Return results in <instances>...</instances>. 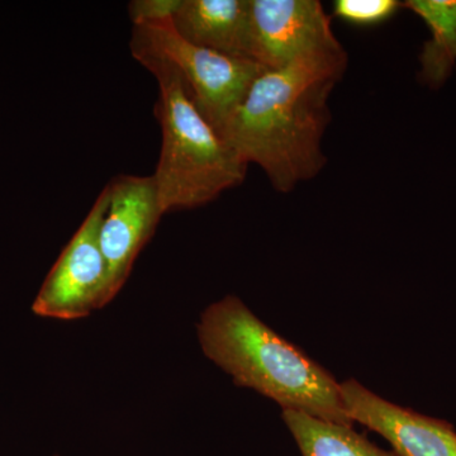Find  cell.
Segmentation results:
<instances>
[{
    "label": "cell",
    "instance_id": "cell-6",
    "mask_svg": "<svg viewBox=\"0 0 456 456\" xmlns=\"http://www.w3.org/2000/svg\"><path fill=\"white\" fill-rule=\"evenodd\" d=\"M110 202L99 242L107 264L106 301L122 289L134 261L163 217L154 176L121 175L110 185Z\"/></svg>",
    "mask_w": 456,
    "mask_h": 456
},
{
    "label": "cell",
    "instance_id": "cell-10",
    "mask_svg": "<svg viewBox=\"0 0 456 456\" xmlns=\"http://www.w3.org/2000/svg\"><path fill=\"white\" fill-rule=\"evenodd\" d=\"M402 5L421 18L431 35L419 53V82L440 89L456 64V0H407Z\"/></svg>",
    "mask_w": 456,
    "mask_h": 456
},
{
    "label": "cell",
    "instance_id": "cell-8",
    "mask_svg": "<svg viewBox=\"0 0 456 456\" xmlns=\"http://www.w3.org/2000/svg\"><path fill=\"white\" fill-rule=\"evenodd\" d=\"M341 384L351 421L370 428L391 444L397 456H456V432L446 421L398 406L369 391L358 380Z\"/></svg>",
    "mask_w": 456,
    "mask_h": 456
},
{
    "label": "cell",
    "instance_id": "cell-3",
    "mask_svg": "<svg viewBox=\"0 0 456 456\" xmlns=\"http://www.w3.org/2000/svg\"><path fill=\"white\" fill-rule=\"evenodd\" d=\"M159 86L161 149L154 175L161 211L194 209L242 184L245 164L203 116L178 71L140 60Z\"/></svg>",
    "mask_w": 456,
    "mask_h": 456
},
{
    "label": "cell",
    "instance_id": "cell-13",
    "mask_svg": "<svg viewBox=\"0 0 456 456\" xmlns=\"http://www.w3.org/2000/svg\"><path fill=\"white\" fill-rule=\"evenodd\" d=\"M182 0H132L128 16L132 25L145 26L173 20Z\"/></svg>",
    "mask_w": 456,
    "mask_h": 456
},
{
    "label": "cell",
    "instance_id": "cell-14",
    "mask_svg": "<svg viewBox=\"0 0 456 456\" xmlns=\"http://www.w3.org/2000/svg\"><path fill=\"white\" fill-rule=\"evenodd\" d=\"M53 456H60V455H53Z\"/></svg>",
    "mask_w": 456,
    "mask_h": 456
},
{
    "label": "cell",
    "instance_id": "cell-2",
    "mask_svg": "<svg viewBox=\"0 0 456 456\" xmlns=\"http://www.w3.org/2000/svg\"><path fill=\"white\" fill-rule=\"evenodd\" d=\"M197 332L204 355L237 386L273 399L283 411L353 426L341 384L241 299L226 296L212 303L203 311Z\"/></svg>",
    "mask_w": 456,
    "mask_h": 456
},
{
    "label": "cell",
    "instance_id": "cell-9",
    "mask_svg": "<svg viewBox=\"0 0 456 456\" xmlns=\"http://www.w3.org/2000/svg\"><path fill=\"white\" fill-rule=\"evenodd\" d=\"M173 26L196 46L254 61L250 0H182Z\"/></svg>",
    "mask_w": 456,
    "mask_h": 456
},
{
    "label": "cell",
    "instance_id": "cell-11",
    "mask_svg": "<svg viewBox=\"0 0 456 456\" xmlns=\"http://www.w3.org/2000/svg\"><path fill=\"white\" fill-rule=\"evenodd\" d=\"M281 417L302 456H397L378 448L353 426L334 424L296 411H283Z\"/></svg>",
    "mask_w": 456,
    "mask_h": 456
},
{
    "label": "cell",
    "instance_id": "cell-7",
    "mask_svg": "<svg viewBox=\"0 0 456 456\" xmlns=\"http://www.w3.org/2000/svg\"><path fill=\"white\" fill-rule=\"evenodd\" d=\"M253 57L265 69L340 45L318 0H250Z\"/></svg>",
    "mask_w": 456,
    "mask_h": 456
},
{
    "label": "cell",
    "instance_id": "cell-4",
    "mask_svg": "<svg viewBox=\"0 0 456 456\" xmlns=\"http://www.w3.org/2000/svg\"><path fill=\"white\" fill-rule=\"evenodd\" d=\"M130 50L136 61L156 59L173 66L218 134L251 84L266 70L251 60L224 55L185 41L174 28L173 20L132 27Z\"/></svg>",
    "mask_w": 456,
    "mask_h": 456
},
{
    "label": "cell",
    "instance_id": "cell-5",
    "mask_svg": "<svg viewBox=\"0 0 456 456\" xmlns=\"http://www.w3.org/2000/svg\"><path fill=\"white\" fill-rule=\"evenodd\" d=\"M108 202L110 191L106 187L45 279L32 305L37 316L82 320L106 307L107 264L99 231Z\"/></svg>",
    "mask_w": 456,
    "mask_h": 456
},
{
    "label": "cell",
    "instance_id": "cell-12",
    "mask_svg": "<svg viewBox=\"0 0 456 456\" xmlns=\"http://www.w3.org/2000/svg\"><path fill=\"white\" fill-rule=\"evenodd\" d=\"M403 8L398 0H336L334 16L358 27L387 22Z\"/></svg>",
    "mask_w": 456,
    "mask_h": 456
},
{
    "label": "cell",
    "instance_id": "cell-1",
    "mask_svg": "<svg viewBox=\"0 0 456 456\" xmlns=\"http://www.w3.org/2000/svg\"><path fill=\"white\" fill-rule=\"evenodd\" d=\"M346 69L341 44L266 69L221 128L222 139L245 164L259 165L281 193L316 178L326 165L330 95Z\"/></svg>",
    "mask_w": 456,
    "mask_h": 456
}]
</instances>
